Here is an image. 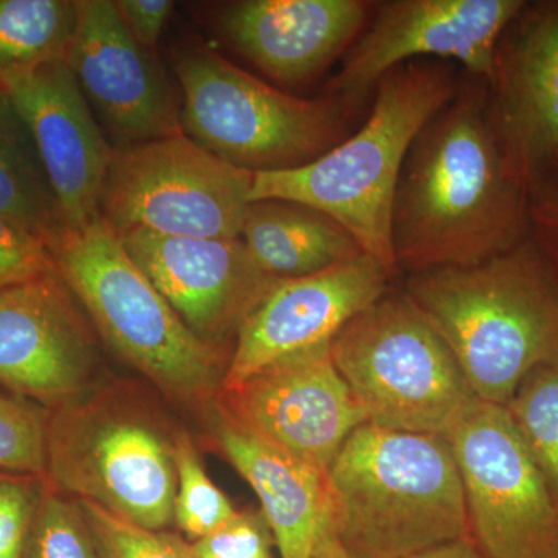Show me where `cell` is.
Segmentation results:
<instances>
[{"instance_id":"6da1fadb","label":"cell","mask_w":558,"mask_h":558,"mask_svg":"<svg viewBox=\"0 0 558 558\" xmlns=\"http://www.w3.org/2000/svg\"><path fill=\"white\" fill-rule=\"evenodd\" d=\"M531 196L499 134L490 86L470 76L418 132L392 207L398 270L475 266L529 238Z\"/></svg>"},{"instance_id":"7a4b0ae2","label":"cell","mask_w":558,"mask_h":558,"mask_svg":"<svg viewBox=\"0 0 558 558\" xmlns=\"http://www.w3.org/2000/svg\"><path fill=\"white\" fill-rule=\"evenodd\" d=\"M405 293L483 402L508 405L531 371L558 359V277L531 238L475 266L410 275Z\"/></svg>"},{"instance_id":"3957f363","label":"cell","mask_w":558,"mask_h":558,"mask_svg":"<svg viewBox=\"0 0 558 558\" xmlns=\"http://www.w3.org/2000/svg\"><path fill=\"white\" fill-rule=\"evenodd\" d=\"M329 524L354 558H413L469 538L449 440L360 425L328 470Z\"/></svg>"},{"instance_id":"277c9868","label":"cell","mask_w":558,"mask_h":558,"mask_svg":"<svg viewBox=\"0 0 558 558\" xmlns=\"http://www.w3.org/2000/svg\"><path fill=\"white\" fill-rule=\"evenodd\" d=\"M458 87L453 70L442 62L418 60L392 69L377 83L362 130L304 167L255 172L250 202H300L325 213L396 277L391 223L400 171L418 132Z\"/></svg>"},{"instance_id":"5b68a950","label":"cell","mask_w":558,"mask_h":558,"mask_svg":"<svg viewBox=\"0 0 558 558\" xmlns=\"http://www.w3.org/2000/svg\"><path fill=\"white\" fill-rule=\"evenodd\" d=\"M49 248L70 292L121 359L171 398H218L222 349L191 332L101 216L65 229Z\"/></svg>"},{"instance_id":"8992f818","label":"cell","mask_w":558,"mask_h":558,"mask_svg":"<svg viewBox=\"0 0 558 558\" xmlns=\"http://www.w3.org/2000/svg\"><path fill=\"white\" fill-rule=\"evenodd\" d=\"M46 476L58 490L150 531L174 523V436L121 392L83 396L47 421Z\"/></svg>"},{"instance_id":"52a82bcc","label":"cell","mask_w":558,"mask_h":558,"mask_svg":"<svg viewBox=\"0 0 558 558\" xmlns=\"http://www.w3.org/2000/svg\"><path fill=\"white\" fill-rule=\"evenodd\" d=\"M175 73L183 134L241 170H293L340 143L344 108L336 98L293 97L209 49L185 51Z\"/></svg>"},{"instance_id":"ba28073f","label":"cell","mask_w":558,"mask_h":558,"mask_svg":"<svg viewBox=\"0 0 558 558\" xmlns=\"http://www.w3.org/2000/svg\"><path fill=\"white\" fill-rule=\"evenodd\" d=\"M366 424L444 435L473 399L449 344L405 292H388L329 344Z\"/></svg>"},{"instance_id":"9c48e42d","label":"cell","mask_w":558,"mask_h":558,"mask_svg":"<svg viewBox=\"0 0 558 558\" xmlns=\"http://www.w3.org/2000/svg\"><path fill=\"white\" fill-rule=\"evenodd\" d=\"M253 172L213 156L189 135L113 148L100 216L116 233L241 236Z\"/></svg>"},{"instance_id":"30bf717a","label":"cell","mask_w":558,"mask_h":558,"mask_svg":"<svg viewBox=\"0 0 558 558\" xmlns=\"http://www.w3.org/2000/svg\"><path fill=\"white\" fill-rule=\"evenodd\" d=\"M484 558H558V508L508 410L473 398L444 433Z\"/></svg>"},{"instance_id":"8fae6325","label":"cell","mask_w":558,"mask_h":558,"mask_svg":"<svg viewBox=\"0 0 558 558\" xmlns=\"http://www.w3.org/2000/svg\"><path fill=\"white\" fill-rule=\"evenodd\" d=\"M524 0H391L377 7L330 81L343 108L362 101L392 69L436 57L459 62L470 76L494 83L502 33Z\"/></svg>"},{"instance_id":"7c38bea8","label":"cell","mask_w":558,"mask_h":558,"mask_svg":"<svg viewBox=\"0 0 558 558\" xmlns=\"http://www.w3.org/2000/svg\"><path fill=\"white\" fill-rule=\"evenodd\" d=\"M218 410L234 425L328 473L365 414L336 368L329 344L301 352L222 389Z\"/></svg>"},{"instance_id":"4fadbf2b","label":"cell","mask_w":558,"mask_h":558,"mask_svg":"<svg viewBox=\"0 0 558 558\" xmlns=\"http://www.w3.org/2000/svg\"><path fill=\"white\" fill-rule=\"evenodd\" d=\"M81 310L58 270L0 290V387L53 410L86 396L98 348Z\"/></svg>"},{"instance_id":"5bb4252c","label":"cell","mask_w":558,"mask_h":558,"mask_svg":"<svg viewBox=\"0 0 558 558\" xmlns=\"http://www.w3.org/2000/svg\"><path fill=\"white\" fill-rule=\"evenodd\" d=\"M391 274L369 255L319 274L279 279L244 318L222 389L301 352L330 344L360 312L389 292Z\"/></svg>"},{"instance_id":"9a60e30c","label":"cell","mask_w":558,"mask_h":558,"mask_svg":"<svg viewBox=\"0 0 558 558\" xmlns=\"http://www.w3.org/2000/svg\"><path fill=\"white\" fill-rule=\"evenodd\" d=\"M68 64L116 146L182 134L180 112L156 53L132 38L116 2L76 0Z\"/></svg>"},{"instance_id":"2e32d148","label":"cell","mask_w":558,"mask_h":558,"mask_svg":"<svg viewBox=\"0 0 558 558\" xmlns=\"http://www.w3.org/2000/svg\"><path fill=\"white\" fill-rule=\"evenodd\" d=\"M490 98L531 202L558 189V0L524 3L502 33Z\"/></svg>"},{"instance_id":"e0dca14e","label":"cell","mask_w":558,"mask_h":558,"mask_svg":"<svg viewBox=\"0 0 558 558\" xmlns=\"http://www.w3.org/2000/svg\"><path fill=\"white\" fill-rule=\"evenodd\" d=\"M119 234V233H117ZM124 248L191 332L222 349L279 281L259 269L241 238L119 234Z\"/></svg>"},{"instance_id":"ac0fdd59","label":"cell","mask_w":558,"mask_h":558,"mask_svg":"<svg viewBox=\"0 0 558 558\" xmlns=\"http://www.w3.org/2000/svg\"><path fill=\"white\" fill-rule=\"evenodd\" d=\"M5 92L32 132L68 229L98 218L113 146L68 61L43 65Z\"/></svg>"},{"instance_id":"d6986e66","label":"cell","mask_w":558,"mask_h":558,"mask_svg":"<svg viewBox=\"0 0 558 558\" xmlns=\"http://www.w3.org/2000/svg\"><path fill=\"white\" fill-rule=\"evenodd\" d=\"M371 9L363 0H238L218 27L238 53L282 86H299L347 53Z\"/></svg>"},{"instance_id":"ffe728a7","label":"cell","mask_w":558,"mask_h":558,"mask_svg":"<svg viewBox=\"0 0 558 558\" xmlns=\"http://www.w3.org/2000/svg\"><path fill=\"white\" fill-rule=\"evenodd\" d=\"M216 446L260 502L279 558H311L329 521L328 473L256 438L218 410Z\"/></svg>"},{"instance_id":"44dd1931","label":"cell","mask_w":558,"mask_h":558,"mask_svg":"<svg viewBox=\"0 0 558 558\" xmlns=\"http://www.w3.org/2000/svg\"><path fill=\"white\" fill-rule=\"evenodd\" d=\"M241 241L260 270L275 279L319 274L366 255L349 231L300 202H250Z\"/></svg>"},{"instance_id":"7402d4cb","label":"cell","mask_w":558,"mask_h":558,"mask_svg":"<svg viewBox=\"0 0 558 558\" xmlns=\"http://www.w3.org/2000/svg\"><path fill=\"white\" fill-rule=\"evenodd\" d=\"M0 215L47 245L68 229L27 123L0 90Z\"/></svg>"},{"instance_id":"603a6c76","label":"cell","mask_w":558,"mask_h":558,"mask_svg":"<svg viewBox=\"0 0 558 558\" xmlns=\"http://www.w3.org/2000/svg\"><path fill=\"white\" fill-rule=\"evenodd\" d=\"M76 14V0H0V90L68 60Z\"/></svg>"},{"instance_id":"cb8c5ba5","label":"cell","mask_w":558,"mask_h":558,"mask_svg":"<svg viewBox=\"0 0 558 558\" xmlns=\"http://www.w3.org/2000/svg\"><path fill=\"white\" fill-rule=\"evenodd\" d=\"M505 409L558 508V359L531 371Z\"/></svg>"},{"instance_id":"d4e9b609","label":"cell","mask_w":558,"mask_h":558,"mask_svg":"<svg viewBox=\"0 0 558 558\" xmlns=\"http://www.w3.org/2000/svg\"><path fill=\"white\" fill-rule=\"evenodd\" d=\"M174 462L178 473L174 524L186 537L197 542L229 523L238 510L205 472L189 433L174 435Z\"/></svg>"},{"instance_id":"484cf974","label":"cell","mask_w":558,"mask_h":558,"mask_svg":"<svg viewBox=\"0 0 558 558\" xmlns=\"http://www.w3.org/2000/svg\"><path fill=\"white\" fill-rule=\"evenodd\" d=\"M24 558H100L94 532L78 499L43 487Z\"/></svg>"},{"instance_id":"4316f807","label":"cell","mask_w":558,"mask_h":558,"mask_svg":"<svg viewBox=\"0 0 558 558\" xmlns=\"http://www.w3.org/2000/svg\"><path fill=\"white\" fill-rule=\"evenodd\" d=\"M47 421L31 403L0 392V470L46 476Z\"/></svg>"},{"instance_id":"83f0119b","label":"cell","mask_w":558,"mask_h":558,"mask_svg":"<svg viewBox=\"0 0 558 558\" xmlns=\"http://www.w3.org/2000/svg\"><path fill=\"white\" fill-rule=\"evenodd\" d=\"M80 501V499H78ZM100 558H194L189 543L167 531H150L80 501Z\"/></svg>"},{"instance_id":"f1b7e54d","label":"cell","mask_w":558,"mask_h":558,"mask_svg":"<svg viewBox=\"0 0 558 558\" xmlns=\"http://www.w3.org/2000/svg\"><path fill=\"white\" fill-rule=\"evenodd\" d=\"M269 524L256 510H238L236 515L208 537L190 545L194 558H275Z\"/></svg>"},{"instance_id":"f546056e","label":"cell","mask_w":558,"mask_h":558,"mask_svg":"<svg viewBox=\"0 0 558 558\" xmlns=\"http://www.w3.org/2000/svg\"><path fill=\"white\" fill-rule=\"evenodd\" d=\"M36 476L0 475V558H24L40 492Z\"/></svg>"},{"instance_id":"4dcf8cb0","label":"cell","mask_w":558,"mask_h":558,"mask_svg":"<svg viewBox=\"0 0 558 558\" xmlns=\"http://www.w3.org/2000/svg\"><path fill=\"white\" fill-rule=\"evenodd\" d=\"M57 270L49 245L0 215V290Z\"/></svg>"},{"instance_id":"1f68e13d","label":"cell","mask_w":558,"mask_h":558,"mask_svg":"<svg viewBox=\"0 0 558 558\" xmlns=\"http://www.w3.org/2000/svg\"><path fill=\"white\" fill-rule=\"evenodd\" d=\"M132 38L143 49L156 51L174 2L171 0H119L116 2Z\"/></svg>"},{"instance_id":"d6a6232c","label":"cell","mask_w":558,"mask_h":558,"mask_svg":"<svg viewBox=\"0 0 558 558\" xmlns=\"http://www.w3.org/2000/svg\"><path fill=\"white\" fill-rule=\"evenodd\" d=\"M529 238L542 250L558 277V189L531 202Z\"/></svg>"},{"instance_id":"836d02e7","label":"cell","mask_w":558,"mask_h":558,"mask_svg":"<svg viewBox=\"0 0 558 558\" xmlns=\"http://www.w3.org/2000/svg\"><path fill=\"white\" fill-rule=\"evenodd\" d=\"M413 558H484V556L473 545L472 539L464 538Z\"/></svg>"},{"instance_id":"e575fe53","label":"cell","mask_w":558,"mask_h":558,"mask_svg":"<svg viewBox=\"0 0 558 558\" xmlns=\"http://www.w3.org/2000/svg\"><path fill=\"white\" fill-rule=\"evenodd\" d=\"M311 558H354L340 545L339 539L333 535L330 524H326L325 531L319 535L317 546Z\"/></svg>"}]
</instances>
